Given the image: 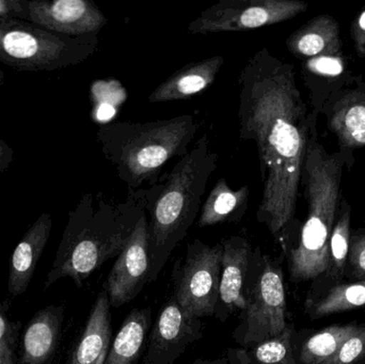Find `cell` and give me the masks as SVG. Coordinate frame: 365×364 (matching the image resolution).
<instances>
[{"label": "cell", "mask_w": 365, "mask_h": 364, "mask_svg": "<svg viewBox=\"0 0 365 364\" xmlns=\"http://www.w3.org/2000/svg\"><path fill=\"white\" fill-rule=\"evenodd\" d=\"M240 138L255 141L263 194L257 220L280 241L296 228L295 215L308 147L311 115L295 66L255 51L238 76Z\"/></svg>", "instance_id": "cell-1"}, {"label": "cell", "mask_w": 365, "mask_h": 364, "mask_svg": "<svg viewBox=\"0 0 365 364\" xmlns=\"http://www.w3.org/2000/svg\"><path fill=\"white\" fill-rule=\"evenodd\" d=\"M147 207V189L128 190L123 202L107 200L102 194H83L68 212L55 260L44 290L61 279L73 280L77 288L104 265L117 258L130 241Z\"/></svg>", "instance_id": "cell-2"}, {"label": "cell", "mask_w": 365, "mask_h": 364, "mask_svg": "<svg viewBox=\"0 0 365 364\" xmlns=\"http://www.w3.org/2000/svg\"><path fill=\"white\" fill-rule=\"evenodd\" d=\"M317 121L311 115L300 183L308 203L306 222L298 231L297 239L282 246L294 284L314 281L327 274L330 239L343 198V172L345 166L351 168L354 164V157L341 152L328 153L317 139Z\"/></svg>", "instance_id": "cell-3"}, {"label": "cell", "mask_w": 365, "mask_h": 364, "mask_svg": "<svg viewBox=\"0 0 365 364\" xmlns=\"http://www.w3.org/2000/svg\"><path fill=\"white\" fill-rule=\"evenodd\" d=\"M217 166L218 154L210 149L207 135H203L170 172L148 188L150 282L158 280L173 250L186 237Z\"/></svg>", "instance_id": "cell-4"}, {"label": "cell", "mask_w": 365, "mask_h": 364, "mask_svg": "<svg viewBox=\"0 0 365 364\" xmlns=\"http://www.w3.org/2000/svg\"><path fill=\"white\" fill-rule=\"evenodd\" d=\"M200 125L192 115L145 123L113 122L98 128L96 140L128 189L138 190L145 182L158 183L169 160L188 154Z\"/></svg>", "instance_id": "cell-5"}, {"label": "cell", "mask_w": 365, "mask_h": 364, "mask_svg": "<svg viewBox=\"0 0 365 364\" xmlns=\"http://www.w3.org/2000/svg\"><path fill=\"white\" fill-rule=\"evenodd\" d=\"M98 36H68L21 19H0V62L19 72L77 66L98 51Z\"/></svg>", "instance_id": "cell-6"}, {"label": "cell", "mask_w": 365, "mask_h": 364, "mask_svg": "<svg viewBox=\"0 0 365 364\" xmlns=\"http://www.w3.org/2000/svg\"><path fill=\"white\" fill-rule=\"evenodd\" d=\"M245 308L233 339L240 348H251L278 337L287 328V293L280 261L253 249L245 281Z\"/></svg>", "instance_id": "cell-7"}, {"label": "cell", "mask_w": 365, "mask_h": 364, "mask_svg": "<svg viewBox=\"0 0 365 364\" xmlns=\"http://www.w3.org/2000/svg\"><path fill=\"white\" fill-rule=\"evenodd\" d=\"M222 244L207 245L195 239L184 259L173 267V294L182 309L195 318L215 316L220 284Z\"/></svg>", "instance_id": "cell-8"}, {"label": "cell", "mask_w": 365, "mask_h": 364, "mask_svg": "<svg viewBox=\"0 0 365 364\" xmlns=\"http://www.w3.org/2000/svg\"><path fill=\"white\" fill-rule=\"evenodd\" d=\"M308 6L300 0H220L202 11L187 30L212 34L257 29L294 19Z\"/></svg>", "instance_id": "cell-9"}, {"label": "cell", "mask_w": 365, "mask_h": 364, "mask_svg": "<svg viewBox=\"0 0 365 364\" xmlns=\"http://www.w3.org/2000/svg\"><path fill=\"white\" fill-rule=\"evenodd\" d=\"M203 337V323L171 296L163 306L148 337L143 364H175L188 346Z\"/></svg>", "instance_id": "cell-10"}, {"label": "cell", "mask_w": 365, "mask_h": 364, "mask_svg": "<svg viewBox=\"0 0 365 364\" xmlns=\"http://www.w3.org/2000/svg\"><path fill=\"white\" fill-rule=\"evenodd\" d=\"M149 239L147 211L141 215L130 241L117 256L103 286L110 307L120 308L134 301L150 282Z\"/></svg>", "instance_id": "cell-11"}, {"label": "cell", "mask_w": 365, "mask_h": 364, "mask_svg": "<svg viewBox=\"0 0 365 364\" xmlns=\"http://www.w3.org/2000/svg\"><path fill=\"white\" fill-rule=\"evenodd\" d=\"M27 21L63 36H98L107 17L90 0H29Z\"/></svg>", "instance_id": "cell-12"}, {"label": "cell", "mask_w": 365, "mask_h": 364, "mask_svg": "<svg viewBox=\"0 0 365 364\" xmlns=\"http://www.w3.org/2000/svg\"><path fill=\"white\" fill-rule=\"evenodd\" d=\"M321 113L336 137L341 153L354 157L356 149L365 147V79L355 76L326 100Z\"/></svg>", "instance_id": "cell-13"}, {"label": "cell", "mask_w": 365, "mask_h": 364, "mask_svg": "<svg viewBox=\"0 0 365 364\" xmlns=\"http://www.w3.org/2000/svg\"><path fill=\"white\" fill-rule=\"evenodd\" d=\"M221 244L223 252L218 303L215 316L220 322H225L234 312L237 310L242 311L245 308L242 291L253 249L248 239L240 235L227 237Z\"/></svg>", "instance_id": "cell-14"}, {"label": "cell", "mask_w": 365, "mask_h": 364, "mask_svg": "<svg viewBox=\"0 0 365 364\" xmlns=\"http://www.w3.org/2000/svg\"><path fill=\"white\" fill-rule=\"evenodd\" d=\"M302 76L312 105L311 115L317 119L326 100L349 85L356 75L349 66V60L344 53H341L302 60Z\"/></svg>", "instance_id": "cell-15"}, {"label": "cell", "mask_w": 365, "mask_h": 364, "mask_svg": "<svg viewBox=\"0 0 365 364\" xmlns=\"http://www.w3.org/2000/svg\"><path fill=\"white\" fill-rule=\"evenodd\" d=\"M63 320V306L38 310L24 331L17 364H51L59 348Z\"/></svg>", "instance_id": "cell-16"}, {"label": "cell", "mask_w": 365, "mask_h": 364, "mask_svg": "<svg viewBox=\"0 0 365 364\" xmlns=\"http://www.w3.org/2000/svg\"><path fill=\"white\" fill-rule=\"evenodd\" d=\"M51 228V214H41L13 250L8 277V291L11 296H21L27 291L36 264L48 243Z\"/></svg>", "instance_id": "cell-17"}, {"label": "cell", "mask_w": 365, "mask_h": 364, "mask_svg": "<svg viewBox=\"0 0 365 364\" xmlns=\"http://www.w3.org/2000/svg\"><path fill=\"white\" fill-rule=\"evenodd\" d=\"M223 64L222 56L191 62L160 83L148 100L152 104L177 102L201 93L214 83Z\"/></svg>", "instance_id": "cell-18"}, {"label": "cell", "mask_w": 365, "mask_h": 364, "mask_svg": "<svg viewBox=\"0 0 365 364\" xmlns=\"http://www.w3.org/2000/svg\"><path fill=\"white\" fill-rule=\"evenodd\" d=\"M111 338L110 303L102 288L66 364H104Z\"/></svg>", "instance_id": "cell-19"}, {"label": "cell", "mask_w": 365, "mask_h": 364, "mask_svg": "<svg viewBox=\"0 0 365 364\" xmlns=\"http://www.w3.org/2000/svg\"><path fill=\"white\" fill-rule=\"evenodd\" d=\"M304 313L317 321L365 307V280L357 282L312 281L304 301Z\"/></svg>", "instance_id": "cell-20"}, {"label": "cell", "mask_w": 365, "mask_h": 364, "mask_svg": "<svg viewBox=\"0 0 365 364\" xmlns=\"http://www.w3.org/2000/svg\"><path fill=\"white\" fill-rule=\"evenodd\" d=\"M287 49L299 60L343 53L340 25L328 14L317 15L287 38Z\"/></svg>", "instance_id": "cell-21"}, {"label": "cell", "mask_w": 365, "mask_h": 364, "mask_svg": "<svg viewBox=\"0 0 365 364\" xmlns=\"http://www.w3.org/2000/svg\"><path fill=\"white\" fill-rule=\"evenodd\" d=\"M359 324H334L319 331L296 329L293 338L296 364H324L355 333Z\"/></svg>", "instance_id": "cell-22"}, {"label": "cell", "mask_w": 365, "mask_h": 364, "mask_svg": "<svg viewBox=\"0 0 365 364\" xmlns=\"http://www.w3.org/2000/svg\"><path fill=\"white\" fill-rule=\"evenodd\" d=\"M152 327L150 308L133 309L111 341L104 364H137L143 355Z\"/></svg>", "instance_id": "cell-23"}, {"label": "cell", "mask_w": 365, "mask_h": 364, "mask_svg": "<svg viewBox=\"0 0 365 364\" xmlns=\"http://www.w3.org/2000/svg\"><path fill=\"white\" fill-rule=\"evenodd\" d=\"M249 196L248 186L234 190L227 180H219L202 204L197 226L205 228L221 224H238L248 209Z\"/></svg>", "instance_id": "cell-24"}, {"label": "cell", "mask_w": 365, "mask_h": 364, "mask_svg": "<svg viewBox=\"0 0 365 364\" xmlns=\"http://www.w3.org/2000/svg\"><path fill=\"white\" fill-rule=\"evenodd\" d=\"M296 328L287 325L278 337L266 340L251 348H232L227 350L229 364H296L293 338Z\"/></svg>", "instance_id": "cell-25"}, {"label": "cell", "mask_w": 365, "mask_h": 364, "mask_svg": "<svg viewBox=\"0 0 365 364\" xmlns=\"http://www.w3.org/2000/svg\"><path fill=\"white\" fill-rule=\"evenodd\" d=\"M351 207L343 197L339 205L336 224L329 243V269L327 274L317 278L327 282H344L345 267L351 239Z\"/></svg>", "instance_id": "cell-26"}, {"label": "cell", "mask_w": 365, "mask_h": 364, "mask_svg": "<svg viewBox=\"0 0 365 364\" xmlns=\"http://www.w3.org/2000/svg\"><path fill=\"white\" fill-rule=\"evenodd\" d=\"M365 280V230H351L349 256L345 267L344 281L357 282Z\"/></svg>", "instance_id": "cell-27"}, {"label": "cell", "mask_w": 365, "mask_h": 364, "mask_svg": "<svg viewBox=\"0 0 365 364\" xmlns=\"http://www.w3.org/2000/svg\"><path fill=\"white\" fill-rule=\"evenodd\" d=\"M324 364H365V323Z\"/></svg>", "instance_id": "cell-28"}, {"label": "cell", "mask_w": 365, "mask_h": 364, "mask_svg": "<svg viewBox=\"0 0 365 364\" xmlns=\"http://www.w3.org/2000/svg\"><path fill=\"white\" fill-rule=\"evenodd\" d=\"M9 305L0 299V353L6 348L19 346L21 322H12L8 316Z\"/></svg>", "instance_id": "cell-29"}, {"label": "cell", "mask_w": 365, "mask_h": 364, "mask_svg": "<svg viewBox=\"0 0 365 364\" xmlns=\"http://www.w3.org/2000/svg\"><path fill=\"white\" fill-rule=\"evenodd\" d=\"M29 0H0V19L27 21Z\"/></svg>", "instance_id": "cell-30"}, {"label": "cell", "mask_w": 365, "mask_h": 364, "mask_svg": "<svg viewBox=\"0 0 365 364\" xmlns=\"http://www.w3.org/2000/svg\"><path fill=\"white\" fill-rule=\"evenodd\" d=\"M351 36L356 53L360 58H365V8L351 23Z\"/></svg>", "instance_id": "cell-31"}, {"label": "cell", "mask_w": 365, "mask_h": 364, "mask_svg": "<svg viewBox=\"0 0 365 364\" xmlns=\"http://www.w3.org/2000/svg\"><path fill=\"white\" fill-rule=\"evenodd\" d=\"M14 160V151L12 147L0 137V172L8 170Z\"/></svg>", "instance_id": "cell-32"}, {"label": "cell", "mask_w": 365, "mask_h": 364, "mask_svg": "<svg viewBox=\"0 0 365 364\" xmlns=\"http://www.w3.org/2000/svg\"><path fill=\"white\" fill-rule=\"evenodd\" d=\"M17 346L0 353V364H17Z\"/></svg>", "instance_id": "cell-33"}, {"label": "cell", "mask_w": 365, "mask_h": 364, "mask_svg": "<svg viewBox=\"0 0 365 364\" xmlns=\"http://www.w3.org/2000/svg\"><path fill=\"white\" fill-rule=\"evenodd\" d=\"M190 364H229L227 357L222 358L214 359V360H206V359H197Z\"/></svg>", "instance_id": "cell-34"}, {"label": "cell", "mask_w": 365, "mask_h": 364, "mask_svg": "<svg viewBox=\"0 0 365 364\" xmlns=\"http://www.w3.org/2000/svg\"><path fill=\"white\" fill-rule=\"evenodd\" d=\"M4 78H6V75H4V71L0 70V85L4 83Z\"/></svg>", "instance_id": "cell-35"}]
</instances>
